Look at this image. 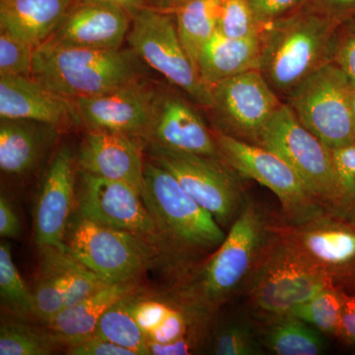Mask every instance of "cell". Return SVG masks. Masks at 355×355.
Segmentation results:
<instances>
[{"label": "cell", "mask_w": 355, "mask_h": 355, "mask_svg": "<svg viewBox=\"0 0 355 355\" xmlns=\"http://www.w3.org/2000/svg\"><path fill=\"white\" fill-rule=\"evenodd\" d=\"M340 26L306 6L266 26L259 70L279 98L287 99L318 69L333 62Z\"/></svg>", "instance_id": "cell-1"}, {"label": "cell", "mask_w": 355, "mask_h": 355, "mask_svg": "<svg viewBox=\"0 0 355 355\" xmlns=\"http://www.w3.org/2000/svg\"><path fill=\"white\" fill-rule=\"evenodd\" d=\"M137 55L46 41L35 49L31 77L69 101L94 97L139 81Z\"/></svg>", "instance_id": "cell-2"}, {"label": "cell", "mask_w": 355, "mask_h": 355, "mask_svg": "<svg viewBox=\"0 0 355 355\" xmlns=\"http://www.w3.org/2000/svg\"><path fill=\"white\" fill-rule=\"evenodd\" d=\"M272 232L263 210L247 200L191 289L200 308H217L253 273Z\"/></svg>", "instance_id": "cell-3"}, {"label": "cell", "mask_w": 355, "mask_h": 355, "mask_svg": "<svg viewBox=\"0 0 355 355\" xmlns=\"http://www.w3.org/2000/svg\"><path fill=\"white\" fill-rule=\"evenodd\" d=\"M247 284L251 305L261 316H272L291 312L335 284L272 232Z\"/></svg>", "instance_id": "cell-4"}, {"label": "cell", "mask_w": 355, "mask_h": 355, "mask_svg": "<svg viewBox=\"0 0 355 355\" xmlns=\"http://www.w3.org/2000/svg\"><path fill=\"white\" fill-rule=\"evenodd\" d=\"M259 146L284 159L319 205L336 214L340 193L331 150L299 121L286 103L266 125Z\"/></svg>", "instance_id": "cell-5"}, {"label": "cell", "mask_w": 355, "mask_h": 355, "mask_svg": "<svg viewBox=\"0 0 355 355\" xmlns=\"http://www.w3.org/2000/svg\"><path fill=\"white\" fill-rule=\"evenodd\" d=\"M141 196L159 230L180 246L209 251L223 242L226 234L220 224L161 166L146 163Z\"/></svg>", "instance_id": "cell-6"}, {"label": "cell", "mask_w": 355, "mask_h": 355, "mask_svg": "<svg viewBox=\"0 0 355 355\" xmlns=\"http://www.w3.org/2000/svg\"><path fill=\"white\" fill-rule=\"evenodd\" d=\"M354 86L333 62L318 69L287 98L299 121L331 149L355 142Z\"/></svg>", "instance_id": "cell-7"}, {"label": "cell", "mask_w": 355, "mask_h": 355, "mask_svg": "<svg viewBox=\"0 0 355 355\" xmlns=\"http://www.w3.org/2000/svg\"><path fill=\"white\" fill-rule=\"evenodd\" d=\"M277 237L343 291L355 293V222L323 210L300 223L270 224Z\"/></svg>", "instance_id": "cell-8"}, {"label": "cell", "mask_w": 355, "mask_h": 355, "mask_svg": "<svg viewBox=\"0 0 355 355\" xmlns=\"http://www.w3.org/2000/svg\"><path fill=\"white\" fill-rule=\"evenodd\" d=\"M150 155L221 226L234 221L247 202L242 177L220 158L182 153L155 144Z\"/></svg>", "instance_id": "cell-9"}, {"label": "cell", "mask_w": 355, "mask_h": 355, "mask_svg": "<svg viewBox=\"0 0 355 355\" xmlns=\"http://www.w3.org/2000/svg\"><path fill=\"white\" fill-rule=\"evenodd\" d=\"M127 40L132 50L170 83L209 108L210 93L184 50L173 12L153 6L132 16Z\"/></svg>", "instance_id": "cell-10"}, {"label": "cell", "mask_w": 355, "mask_h": 355, "mask_svg": "<svg viewBox=\"0 0 355 355\" xmlns=\"http://www.w3.org/2000/svg\"><path fill=\"white\" fill-rule=\"evenodd\" d=\"M221 158L240 176L258 182L279 198L286 223H300L323 211L284 159L258 144L217 132Z\"/></svg>", "instance_id": "cell-11"}, {"label": "cell", "mask_w": 355, "mask_h": 355, "mask_svg": "<svg viewBox=\"0 0 355 355\" xmlns=\"http://www.w3.org/2000/svg\"><path fill=\"white\" fill-rule=\"evenodd\" d=\"M65 247L79 263L109 284L132 282L150 260L144 238L83 216L72 227Z\"/></svg>", "instance_id": "cell-12"}, {"label": "cell", "mask_w": 355, "mask_h": 355, "mask_svg": "<svg viewBox=\"0 0 355 355\" xmlns=\"http://www.w3.org/2000/svg\"><path fill=\"white\" fill-rule=\"evenodd\" d=\"M209 93V109L223 128L220 132L258 146L266 125L284 104L259 69L214 84Z\"/></svg>", "instance_id": "cell-13"}, {"label": "cell", "mask_w": 355, "mask_h": 355, "mask_svg": "<svg viewBox=\"0 0 355 355\" xmlns=\"http://www.w3.org/2000/svg\"><path fill=\"white\" fill-rule=\"evenodd\" d=\"M79 207L85 218L144 239H154L159 228L147 209L141 193L125 182L114 181L83 172Z\"/></svg>", "instance_id": "cell-14"}, {"label": "cell", "mask_w": 355, "mask_h": 355, "mask_svg": "<svg viewBox=\"0 0 355 355\" xmlns=\"http://www.w3.org/2000/svg\"><path fill=\"white\" fill-rule=\"evenodd\" d=\"M159 100L155 91L139 80L105 94L70 102L77 118L89 130L133 135L150 133Z\"/></svg>", "instance_id": "cell-15"}, {"label": "cell", "mask_w": 355, "mask_h": 355, "mask_svg": "<svg viewBox=\"0 0 355 355\" xmlns=\"http://www.w3.org/2000/svg\"><path fill=\"white\" fill-rule=\"evenodd\" d=\"M132 25V15L121 7L98 0H76L48 41L86 46L121 49Z\"/></svg>", "instance_id": "cell-16"}, {"label": "cell", "mask_w": 355, "mask_h": 355, "mask_svg": "<svg viewBox=\"0 0 355 355\" xmlns=\"http://www.w3.org/2000/svg\"><path fill=\"white\" fill-rule=\"evenodd\" d=\"M74 200V172L69 149L58 151L46 171L35 211V242L67 250L65 233Z\"/></svg>", "instance_id": "cell-17"}, {"label": "cell", "mask_w": 355, "mask_h": 355, "mask_svg": "<svg viewBox=\"0 0 355 355\" xmlns=\"http://www.w3.org/2000/svg\"><path fill=\"white\" fill-rule=\"evenodd\" d=\"M83 172L125 182L142 193L144 167L141 149L130 135L107 130H91L79 151Z\"/></svg>", "instance_id": "cell-18"}, {"label": "cell", "mask_w": 355, "mask_h": 355, "mask_svg": "<svg viewBox=\"0 0 355 355\" xmlns=\"http://www.w3.org/2000/svg\"><path fill=\"white\" fill-rule=\"evenodd\" d=\"M150 133L158 146L222 159L216 137L198 112L179 96L160 97Z\"/></svg>", "instance_id": "cell-19"}, {"label": "cell", "mask_w": 355, "mask_h": 355, "mask_svg": "<svg viewBox=\"0 0 355 355\" xmlns=\"http://www.w3.org/2000/svg\"><path fill=\"white\" fill-rule=\"evenodd\" d=\"M69 100L64 99L31 76H0L1 120L38 121L60 125L73 116Z\"/></svg>", "instance_id": "cell-20"}, {"label": "cell", "mask_w": 355, "mask_h": 355, "mask_svg": "<svg viewBox=\"0 0 355 355\" xmlns=\"http://www.w3.org/2000/svg\"><path fill=\"white\" fill-rule=\"evenodd\" d=\"M261 35L233 39L216 31L198 55L196 67L200 81L209 88L243 72L259 69L263 46Z\"/></svg>", "instance_id": "cell-21"}, {"label": "cell", "mask_w": 355, "mask_h": 355, "mask_svg": "<svg viewBox=\"0 0 355 355\" xmlns=\"http://www.w3.org/2000/svg\"><path fill=\"white\" fill-rule=\"evenodd\" d=\"M132 282L107 284L101 289L69 306L48 323L49 333L58 345L81 342L94 335L102 315L111 306L130 296Z\"/></svg>", "instance_id": "cell-22"}, {"label": "cell", "mask_w": 355, "mask_h": 355, "mask_svg": "<svg viewBox=\"0 0 355 355\" xmlns=\"http://www.w3.org/2000/svg\"><path fill=\"white\" fill-rule=\"evenodd\" d=\"M74 1L0 0L1 30L37 48L51 38Z\"/></svg>", "instance_id": "cell-23"}, {"label": "cell", "mask_w": 355, "mask_h": 355, "mask_svg": "<svg viewBox=\"0 0 355 355\" xmlns=\"http://www.w3.org/2000/svg\"><path fill=\"white\" fill-rule=\"evenodd\" d=\"M258 329L265 349L277 355L323 354L326 340L323 333L291 313L263 316Z\"/></svg>", "instance_id": "cell-24"}, {"label": "cell", "mask_w": 355, "mask_h": 355, "mask_svg": "<svg viewBox=\"0 0 355 355\" xmlns=\"http://www.w3.org/2000/svg\"><path fill=\"white\" fill-rule=\"evenodd\" d=\"M221 6L222 0H186L173 11L180 39L195 67L202 46L217 31Z\"/></svg>", "instance_id": "cell-25"}, {"label": "cell", "mask_w": 355, "mask_h": 355, "mask_svg": "<svg viewBox=\"0 0 355 355\" xmlns=\"http://www.w3.org/2000/svg\"><path fill=\"white\" fill-rule=\"evenodd\" d=\"M41 139L28 121L1 120L0 168L8 174L29 171L38 160Z\"/></svg>", "instance_id": "cell-26"}, {"label": "cell", "mask_w": 355, "mask_h": 355, "mask_svg": "<svg viewBox=\"0 0 355 355\" xmlns=\"http://www.w3.org/2000/svg\"><path fill=\"white\" fill-rule=\"evenodd\" d=\"M41 249L42 263L50 266L64 282L67 289V307L76 304L109 284L79 263L67 250L53 247Z\"/></svg>", "instance_id": "cell-27"}, {"label": "cell", "mask_w": 355, "mask_h": 355, "mask_svg": "<svg viewBox=\"0 0 355 355\" xmlns=\"http://www.w3.org/2000/svg\"><path fill=\"white\" fill-rule=\"evenodd\" d=\"M128 297L111 306L102 315L93 336L132 350L137 355L149 354L148 338L132 317Z\"/></svg>", "instance_id": "cell-28"}, {"label": "cell", "mask_w": 355, "mask_h": 355, "mask_svg": "<svg viewBox=\"0 0 355 355\" xmlns=\"http://www.w3.org/2000/svg\"><path fill=\"white\" fill-rule=\"evenodd\" d=\"M343 289L330 286L291 311V314L323 334L338 336L342 315Z\"/></svg>", "instance_id": "cell-29"}, {"label": "cell", "mask_w": 355, "mask_h": 355, "mask_svg": "<svg viewBox=\"0 0 355 355\" xmlns=\"http://www.w3.org/2000/svg\"><path fill=\"white\" fill-rule=\"evenodd\" d=\"M0 294L4 303L19 316L35 318L34 294L21 279L7 242L0 245Z\"/></svg>", "instance_id": "cell-30"}, {"label": "cell", "mask_w": 355, "mask_h": 355, "mask_svg": "<svg viewBox=\"0 0 355 355\" xmlns=\"http://www.w3.org/2000/svg\"><path fill=\"white\" fill-rule=\"evenodd\" d=\"M58 347L50 333H42L22 323L8 322L0 330V354L46 355Z\"/></svg>", "instance_id": "cell-31"}, {"label": "cell", "mask_w": 355, "mask_h": 355, "mask_svg": "<svg viewBox=\"0 0 355 355\" xmlns=\"http://www.w3.org/2000/svg\"><path fill=\"white\" fill-rule=\"evenodd\" d=\"M265 349L258 328L242 320L222 327L212 342V352L217 355H261Z\"/></svg>", "instance_id": "cell-32"}, {"label": "cell", "mask_w": 355, "mask_h": 355, "mask_svg": "<svg viewBox=\"0 0 355 355\" xmlns=\"http://www.w3.org/2000/svg\"><path fill=\"white\" fill-rule=\"evenodd\" d=\"M266 27L259 22L247 0H222L217 31L233 39L261 36Z\"/></svg>", "instance_id": "cell-33"}, {"label": "cell", "mask_w": 355, "mask_h": 355, "mask_svg": "<svg viewBox=\"0 0 355 355\" xmlns=\"http://www.w3.org/2000/svg\"><path fill=\"white\" fill-rule=\"evenodd\" d=\"M35 318L51 321L67 306V289L64 282L53 270L42 263L41 275L34 293Z\"/></svg>", "instance_id": "cell-34"}, {"label": "cell", "mask_w": 355, "mask_h": 355, "mask_svg": "<svg viewBox=\"0 0 355 355\" xmlns=\"http://www.w3.org/2000/svg\"><path fill=\"white\" fill-rule=\"evenodd\" d=\"M338 178V209L340 214L355 222V142L331 150Z\"/></svg>", "instance_id": "cell-35"}, {"label": "cell", "mask_w": 355, "mask_h": 355, "mask_svg": "<svg viewBox=\"0 0 355 355\" xmlns=\"http://www.w3.org/2000/svg\"><path fill=\"white\" fill-rule=\"evenodd\" d=\"M35 46L11 33L0 35V76H31Z\"/></svg>", "instance_id": "cell-36"}, {"label": "cell", "mask_w": 355, "mask_h": 355, "mask_svg": "<svg viewBox=\"0 0 355 355\" xmlns=\"http://www.w3.org/2000/svg\"><path fill=\"white\" fill-rule=\"evenodd\" d=\"M184 338H198V336L187 314L175 307H171L162 323L147 336L148 342L159 345H168Z\"/></svg>", "instance_id": "cell-37"}, {"label": "cell", "mask_w": 355, "mask_h": 355, "mask_svg": "<svg viewBox=\"0 0 355 355\" xmlns=\"http://www.w3.org/2000/svg\"><path fill=\"white\" fill-rule=\"evenodd\" d=\"M333 62L355 88V20L343 23L338 27Z\"/></svg>", "instance_id": "cell-38"}, {"label": "cell", "mask_w": 355, "mask_h": 355, "mask_svg": "<svg viewBox=\"0 0 355 355\" xmlns=\"http://www.w3.org/2000/svg\"><path fill=\"white\" fill-rule=\"evenodd\" d=\"M257 19L263 27L296 12L308 0H247Z\"/></svg>", "instance_id": "cell-39"}, {"label": "cell", "mask_w": 355, "mask_h": 355, "mask_svg": "<svg viewBox=\"0 0 355 355\" xmlns=\"http://www.w3.org/2000/svg\"><path fill=\"white\" fill-rule=\"evenodd\" d=\"M128 305L135 322L146 336L162 323L172 307L165 303L154 300L139 301V302L130 301Z\"/></svg>", "instance_id": "cell-40"}, {"label": "cell", "mask_w": 355, "mask_h": 355, "mask_svg": "<svg viewBox=\"0 0 355 355\" xmlns=\"http://www.w3.org/2000/svg\"><path fill=\"white\" fill-rule=\"evenodd\" d=\"M304 6L338 25L355 20V0H308Z\"/></svg>", "instance_id": "cell-41"}, {"label": "cell", "mask_w": 355, "mask_h": 355, "mask_svg": "<svg viewBox=\"0 0 355 355\" xmlns=\"http://www.w3.org/2000/svg\"><path fill=\"white\" fill-rule=\"evenodd\" d=\"M67 354L69 355H137L132 350L95 336L69 345L67 347Z\"/></svg>", "instance_id": "cell-42"}, {"label": "cell", "mask_w": 355, "mask_h": 355, "mask_svg": "<svg viewBox=\"0 0 355 355\" xmlns=\"http://www.w3.org/2000/svg\"><path fill=\"white\" fill-rule=\"evenodd\" d=\"M338 338L349 345H355V293L343 291L342 315Z\"/></svg>", "instance_id": "cell-43"}, {"label": "cell", "mask_w": 355, "mask_h": 355, "mask_svg": "<svg viewBox=\"0 0 355 355\" xmlns=\"http://www.w3.org/2000/svg\"><path fill=\"white\" fill-rule=\"evenodd\" d=\"M21 225L12 205L3 195L0 198V236L15 239L19 237Z\"/></svg>", "instance_id": "cell-44"}, {"label": "cell", "mask_w": 355, "mask_h": 355, "mask_svg": "<svg viewBox=\"0 0 355 355\" xmlns=\"http://www.w3.org/2000/svg\"><path fill=\"white\" fill-rule=\"evenodd\" d=\"M198 338H184L168 345L148 342L149 354L154 355H184L191 354L198 347Z\"/></svg>", "instance_id": "cell-45"}, {"label": "cell", "mask_w": 355, "mask_h": 355, "mask_svg": "<svg viewBox=\"0 0 355 355\" xmlns=\"http://www.w3.org/2000/svg\"><path fill=\"white\" fill-rule=\"evenodd\" d=\"M98 1L106 2V3L121 7L132 16L139 9L149 6V3H150V0H98Z\"/></svg>", "instance_id": "cell-46"}, {"label": "cell", "mask_w": 355, "mask_h": 355, "mask_svg": "<svg viewBox=\"0 0 355 355\" xmlns=\"http://www.w3.org/2000/svg\"><path fill=\"white\" fill-rule=\"evenodd\" d=\"M184 1L186 0H150L149 6L173 12L178 6H181Z\"/></svg>", "instance_id": "cell-47"}, {"label": "cell", "mask_w": 355, "mask_h": 355, "mask_svg": "<svg viewBox=\"0 0 355 355\" xmlns=\"http://www.w3.org/2000/svg\"><path fill=\"white\" fill-rule=\"evenodd\" d=\"M352 116H354V123L355 128V88L352 89Z\"/></svg>", "instance_id": "cell-48"}]
</instances>
